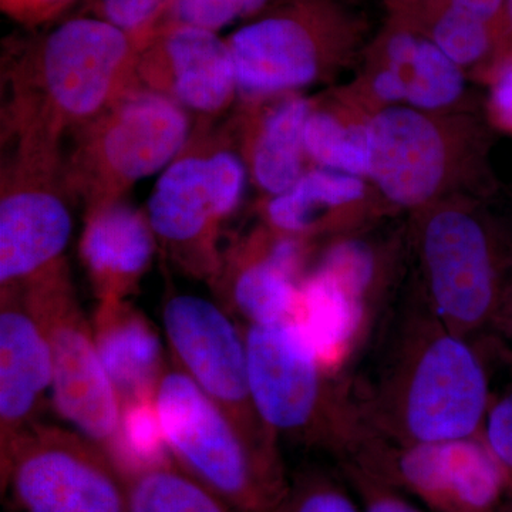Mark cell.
Instances as JSON below:
<instances>
[{
  "label": "cell",
  "instance_id": "cell-1",
  "mask_svg": "<svg viewBox=\"0 0 512 512\" xmlns=\"http://www.w3.org/2000/svg\"><path fill=\"white\" fill-rule=\"evenodd\" d=\"M366 355L346 375L366 439L421 444L483 433L493 393L480 343L448 329L419 293L386 313Z\"/></svg>",
  "mask_w": 512,
  "mask_h": 512
},
{
  "label": "cell",
  "instance_id": "cell-2",
  "mask_svg": "<svg viewBox=\"0 0 512 512\" xmlns=\"http://www.w3.org/2000/svg\"><path fill=\"white\" fill-rule=\"evenodd\" d=\"M3 40L2 143L64 138L136 86L137 37L93 16Z\"/></svg>",
  "mask_w": 512,
  "mask_h": 512
},
{
  "label": "cell",
  "instance_id": "cell-3",
  "mask_svg": "<svg viewBox=\"0 0 512 512\" xmlns=\"http://www.w3.org/2000/svg\"><path fill=\"white\" fill-rule=\"evenodd\" d=\"M248 380L252 403L275 439L298 441L348 460L365 441V430L346 375L320 362L293 319L248 325Z\"/></svg>",
  "mask_w": 512,
  "mask_h": 512
},
{
  "label": "cell",
  "instance_id": "cell-4",
  "mask_svg": "<svg viewBox=\"0 0 512 512\" xmlns=\"http://www.w3.org/2000/svg\"><path fill=\"white\" fill-rule=\"evenodd\" d=\"M248 180L224 120L195 124L144 208L158 248L184 274L211 285L220 274L222 229L241 205Z\"/></svg>",
  "mask_w": 512,
  "mask_h": 512
},
{
  "label": "cell",
  "instance_id": "cell-5",
  "mask_svg": "<svg viewBox=\"0 0 512 512\" xmlns=\"http://www.w3.org/2000/svg\"><path fill=\"white\" fill-rule=\"evenodd\" d=\"M156 404L175 463L239 512H272L288 491L279 448L248 436L177 365L158 384Z\"/></svg>",
  "mask_w": 512,
  "mask_h": 512
},
{
  "label": "cell",
  "instance_id": "cell-6",
  "mask_svg": "<svg viewBox=\"0 0 512 512\" xmlns=\"http://www.w3.org/2000/svg\"><path fill=\"white\" fill-rule=\"evenodd\" d=\"M419 211L413 235L420 274L416 292L458 335L474 342L494 336L512 266L493 228L466 204L439 201Z\"/></svg>",
  "mask_w": 512,
  "mask_h": 512
},
{
  "label": "cell",
  "instance_id": "cell-7",
  "mask_svg": "<svg viewBox=\"0 0 512 512\" xmlns=\"http://www.w3.org/2000/svg\"><path fill=\"white\" fill-rule=\"evenodd\" d=\"M195 121L174 101L144 87L127 90L96 119L70 134L64 180L84 212L126 200L144 178L183 153Z\"/></svg>",
  "mask_w": 512,
  "mask_h": 512
},
{
  "label": "cell",
  "instance_id": "cell-8",
  "mask_svg": "<svg viewBox=\"0 0 512 512\" xmlns=\"http://www.w3.org/2000/svg\"><path fill=\"white\" fill-rule=\"evenodd\" d=\"M360 36L345 0H275L225 37L239 99L299 93L335 72Z\"/></svg>",
  "mask_w": 512,
  "mask_h": 512
},
{
  "label": "cell",
  "instance_id": "cell-9",
  "mask_svg": "<svg viewBox=\"0 0 512 512\" xmlns=\"http://www.w3.org/2000/svg\"><path fill=\"white\" fill-rule=\"evenodd\" d=\"M73 204L64 180L63 146L2 144L0 291L28 284L66 261Z\"/></svg>",
  "mask_w": 512,
  "mask_h": 512
},
{
  "label": "cell",
  "instance_id": "cell-10",
  "mask_svg": "<svg viewBox=\"0 0 512 512\" xmlns=\"http://www.w3.org/2000/svg\"><path fill=\"white\" fill-rule=\"evenodd\" d=\"M15 289L49 339L56 412L109 456L119 431L121 404L97 352L92 323L77 299L69 264L64 261Z\"/></svg>",
  "mask_w": 512,
  "mask_h": 512
},
{
  "label": "cell",
  "instance_id": "cell-11",
  "mask_svg": "<svg viewBox=\"0 0 512 512\" xmlns=\"http://www.w3.org/2000/svg\"><path fill=\"white\" fill-rule=\"evenodd\" d=\"M342 463L363 468L430 512H501L512 497L483 433L421 444L367 439Z\"/></svg>",
  "mask_w": 512,
  "mask_h": 512
},
{
  "label": "cell",
  "instance_id": "cell-12",
  "mask_svg": "<svg viewBox=\"0 0 512 512\" xmlns=\"http://www.w3.org/2000/svg\"><path fill=\"white\" fill-rule=\"evenodd\" d=\"M0 466L22 512H128L126 477L82 434L33 424Z\"/></svg>",
  "mask_w": 512,
  "mask_h": 512
},
{
  "label": "cell",
  "instance_id": "cell-13",
  "mask_svg": "<svg viewBox=\"0 0 512 512\" xmlns=\"http://www.w3.org/2000/svg\"><path fill=\"white\" fill-rule=\"evenodd\" d=\"M163 323L175 363L232 417L251 439L279 448L259 419L248 380L245 330L225 308L192 293H175L163 306Z\"/></svg>",
  "mask_w": 512,
  "mask_h": 512
},
{
  "label": "cell",
  "instance_id": "cell-14",
  "mask_svg": "<svg viewBox=\"0 0 512 512\" xmlns=\"http://www.w3.org/2000/svg\"><path fill=\"white\" fill-rule=\"evenodd\" d=\"M369 175L393 205L423 210L439 202L460 163L451 123L437 113L389 106L366 121Z\"/></svg>",
  "mask_w": 512,
  "mask_h": 512
},
{
  "label": "cell",
  "instance_id": "cell-15",
  "mask_svg": "<svg viewBox=\"0 0 512 512\" xmlns=\"http://www.w3.org/2000/svg\"><path fill=\"white\" fill-rule=\"evenodd\" d=\"M136 82L174 101L195 124L224 120L239 100L227 39L191 26H163L151 33L138 53Z\"/></svg>",
  "mask_w": 512,
  "mask_h": 512
},
{
  "label": "cell",
  "instance_id": "cell-16",
  "mask_svg": "<svg viewBox=\"0 0 512 512\" xmlns=\"http://www.w3.org/2000/svg\"><path fill=\"white\" fill-rule=\"evenodd\" d=\"M311 249V239L279 234L264 225L224 251L212 286L225 309L248 325L293 319Z\"/></svg>",
  "mask_w": 512,
  "mask_h": 512
},
{
  "label": "cell",
  "instance_id": "cell-17",
  "mask_svg": "<svg viewBox=\"0 0 512 512\" xmlns=\"http://www.w3.org/2000/svg\"><path fill=\"white\" fill-rule=\"evenodd\" d=\"M311 109L301 93L239 99L224 121L249 180L268 198L284 194L309 170L303 133Z\"/></svg>",
  "mask_w": 512,
  "mask_h": 512
},
{
  "label": "cell",
  "instance_id": "cell-18",
  "mask_svg": "<svg viewBox=\"0 0 512 512\" xmlns=\"http://www.w3.org/2000/svg\"><path fill=\"white\" fill-rule=\"evenodd\" d=\"M52 380L42 323L18 289L0 291V458L33 426Z\"/></svg>",
  "mask_w": 512,
  "mask_h": 512
},
{
  "label": "cell",
  "instance_id": "cell-19",
  "mask_svg": "<svg viewBox=\"0 0 512 512\" xmlns=\"http://www.w3.org/2000/svg\"><path fill=\"white\" fill-rule=\"evenodd\" d=\"M158 249L146 210L127 198L84 212L79 255L99 301L136 293Z\"/></svg>",
  "mask_w": 512,
  "mask_h": 512
},
{
  "label": "cell",
  "instance_id": "cell-20",
  "mask_svg": "<svg viewBox=\"0 0 512 512\" xmlns=\"http://www.w3.org/2000/svg\"><path fill=\"white\" fill-rule=\"evenodd\" d=\"M379 53L370 87L383 103L439 113L463 96L461 67L413 26H394L383 36Z\"/></svg>",
  "mask_w": 512,
  "mask_h": 512
},
{
  "label": "cell",
  "instance_id": "cell-21",
  "mask_svg": "<svg viewBox=\"0 0 512 512\" xmlns=\"http://www.w3.org/2000/svg\"><path fill=\"white\" fill-rule=\"evenodd\" d=\"M97 352L120 404L156 399L165 363L160 336L128 299L99 301L92 322Z\"/></svg>",
  "mask_w": 512,
  "mask_h": 512
},
{
  "label": "cell",
  "instance_id": "cell-22",
  "mask_svg": "<svg viewBox=\"0 0 512 512\" xmlns=\"http://www.w3.org/2000/svg\"><path fill=\"white\" fill-rule=\"evenodd\" d=\"M365 195L362 177L315 165L284 194L266 200L264 225L279 234L312 239L338 227L340 215Z\"/></svg>",
  "mask_w": 512,
  "mask_h": 512
},
{
  "label": "cell",
  "instance_id": "cell-23",
  "mask_svg": "<svg viewBox=\"0 0 512 512\" xmlns=\"http://www.w3.org/2000/svg\"><path fill=\"white\" fill-rule=\"evenodd\" d=\"M126 480L128 512H239L175 461Z\"/></svg>",
  "mask_w": 512,
  "mask_h": 512
},
{
  "label": "cell",
  "instance_id": "cell-24",
  "mask_svg": "<svg viewBox=\"0 0 512 512\" xmlns=\"http://www.w3.org/2000/svg\"><path fill=\"white\" fill-rule=\"evenodd\" d=\"M303 140L309 161L316 167L362 178L369 175L366 123L349 124L332 107L312 101Z\"/></svg>",
  "mask_w": 512,
  "mask_h": 512
},
{
  "label": "cell",
  "instance_id": "cell-25",
  "mask_svg": "<svg viewBox=\"0 0 512 512\" xmlns=\"http://www.w3.org/2000/svg\"><path fill=\"white\" fill-rule=\"evenodd\" d=\"M109 457L124 477L174 463L156 399L121 406L119 431Z\"/></svg>",
  "mask_w": 512,
  "mask_h": 512
},
{
  "label": "cell",
  "instance_id": "cell-26",
  "mask_svg": "<svg viewBox=\"0 0 512 512\" xmlns=\"http://www.w3.org/2000/svg\"><path fill=\"white\" fill-rule=\"evenodd\" d=\"M419 15L424 33L441 52L460 67L480 62L491 47L493 28L471 13L453 8L441 0H424L402 19Z\"/></svg>",
  "mask_w": 512,
  "mask_h": 512
},
{
  "label": "cell",
  "instance_id": "cell-27",
  "mask_svg": "<svg viewBox=\"0 0 512 512\" xmlns=\"http://www.w3.org/2000/svg\"><path fill=\"white\" fill-rule=\"evenodd\" d=\"M272 512H363V508L345 477L312 468L291 478L285 497Z\"/></svg>",
  "mask_w": 512,
  "mask_h": 512
},
{
  "label": "cell",
  "instance_id": "cell-28",
  "mask_svg": "<svg viewBox=\"0 0 512 512\" xmlns=\"http://www.w3.org/2000/svg\"><path fill=\"white\" fill-rule=\"evenodd\" d=\"M275 0H177L161 20L163 26H191L220 33L254 19Z\"/></svg>",
  "mask_w": 512,
  "mask_h": 512
},
{
  "label": "cell",
  "instance_id": "cell-29",
  "mask_svg": "<svg viewBox=\"0 0 512 512\" xmlns=\"http://www.w3.org/2000/svg\"><path fill=\"white\" fill-rule=\"evenodd\" d=\"M177 0H82L77 15L106 20L146 42Z\"/></svg>",
  "mask_w": 512,
  "mask_h": 512
},
{
  "label": "cell",
  "instance_id": "cell-30",
  "mask_svg": "<svg viewBox=\"0 0 512 512\" xmlns=\"http://www.w3.org/2000/svg\"><path fill=\"white\" fill-rule=\"evenodd\" d=\"M340 473L362 505L363 512H424L413 500L352 463H340Z\"/></svg>",
  "mask_w": 512,
  "mask_h": 512
},
{
  "label": "cell",
  "instance_id": "cell-31",
  "mask_svg": "<svg viewBox=\"0 0 512 512\" xmlns=\"http://www.w3.org/2000/svg\"><path fill=\"white\" fill-rule=\"evenodd\" d=\"M483 437L503 466L512 488V382L500 393L493 394Z\"/></svg>",
  "mask_w": 512,
  "mask_h": 512
},
{
  "label": "cell",
  "instance_id": "cell-32",
  "mask_svg": "<svg viewBox=\"0 0 512 512\" xmlns=\"http://www.w3.org/2000/svg\"><path fill=\"white\" fill-rule=\"evenodd\" d=\"M77 0H0L3 15L23 30L42 29L62 18Z\"/></svg>",
  "mask_w": 512,
  "mask_h": 512
},
{
  "label": "cell",
  "instance_id": "cell-33",
  "mask_svg": "<svg viewBox=\"0 0 512 512\" xmlns=\"http://www.w3.org/2000/svg\"><path fill=\"white\" fill-rule=\"evenodd\" d=\"M490 107L498 126L512 133V57L501 63L494 74Z\"/></svg>",
  "mask_w": 512,
  "mask_h": 512
},
{
  "label": "cell",
  "instance_id": "cell-34",
  "mask_svg": "<svg viewBox=\"0 0 512 512\" xmlns=\"http://www.w3.org/2000/svg\"><path fill=\"white\" fill-rule=\"evenodd\" d=\"M441 2L471 13L476 18L488 23L491 28L500 16L501 10L505 9V0H441Z\"/></svg>",
  "mask_w": 512,
  "mask_h": 512
},
{
  "label": "cell",
  "instance_id": "cell-35",
  "mask_svg": "<svg viewBox=\"0 0 512 512\" xmlns=\"http://www.w3.org/2000/svg\"><path fill=\"white\" fill-rule=\"evenodd\" d=\"M494 336L504 339L508 343V353L512 357V276L510 289H508L507 301H505L503 315L498 322L497 330Z\"/></svg>",
  "mask_w": 512,
  "mask_h": 512
},
{
  "label": "cell",
  "instance_id": "cell-36",
  "mask_svg": "<svg viewBox=\"0 0 512 512\" xmlns=\"http://www.w3.org/2000/svg\"><path fill=\"white\" fill-rule=\"evenodd\" d=\"M390 2H392L394 12L397 13V16H402L412 12V10L421 5L424 0H390Z\"/></svg>",
  "mask_w": 512,
  "mask_h": 512
},
{
  "label": "cell",
  "instance_id": "cell-37",
  "mask_svg": "<svg viewBox=\"0 0 512 512\" xmlns=\"http://www.w3.org/2000/svg\"><path fill=\"white\" fill-rule=\"evenodd\" d=\"M505 10H507L508 20L512 29V0H505Z\"/></svg>",
  "mask_w": 512,
  "mask_h": 512
},
{
  "label": "cell",
  "instance_id": "cell-38",
  "mask_svg": "<svg viewBox=\"0 0 512 512\" xmlns=\"http://www.w3.org/2000/svg\"><path fill=\"white\" fill-rule=\"evenodd\" d=\"M501 512H512V497L510 498V500H508V503L505 504V507Z\"/></svg>",
  "mask_w": 512,
  "mask_h": 512
}]
</instances>
